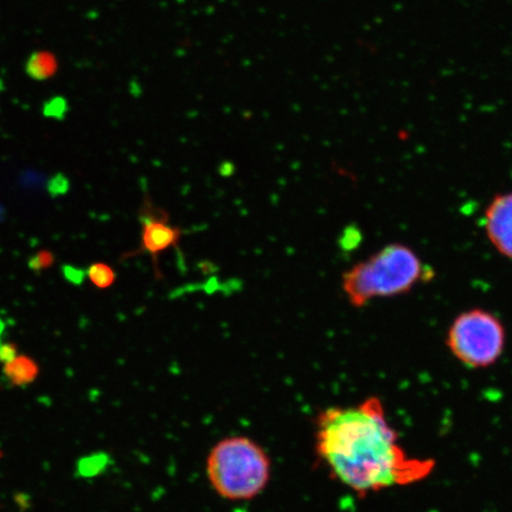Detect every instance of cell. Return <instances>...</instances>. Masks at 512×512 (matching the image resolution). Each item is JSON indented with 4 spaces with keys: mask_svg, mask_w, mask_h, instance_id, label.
I'll return each mask as SVG.
<instances>
[{
    "mask_svg": "<svg viewBox=\"0 0 512 512\" xmlns=\"http://www.w3.org/2000/svg\"><path fill=\"white\" fill-rule=\"evenodd\" d=\"M18 356V348L15 343L8 342L0 345V362L8 363Z\"/></svg>",
    "mask_w": 512,
    "mask_h": 512,
    "instance_id": "obj_11",
    "label": "cell"
},
{
    "mask_svg": "<svg viewBox=\"0 0 512 512\" xmlns=\"http://www.w3.org/2000/svg\"><path fill=\"white\" fill-rule=\"evenodd\" d=\"M55 264V255L53 252L48 251V249H42V251L38 252L29 261V268L36 273H41L43 271L48 270L51 266Z\"/></svg>",
    "mask_w": 512,
    "mask_h": 512,
    "instance_id": "obj_10",
    "label": "cell"
},
{
    "mask_svg": "<svg viewBox=\"0 0 512 512\" xmlns=\"http://www.w3.org/2000/svg\"><path fill=\"white\" fill-rule=\"evenodd\" d=\"M432 277L413 248L390 243L345 272L342 287L349 303L362 309L371 300L407 294L420 281Z\"/></svg>",
    "mask_w": 512,
    "mask_h": 512,
    "instance_id": "obj_2",
    "label": "cell"
},
{
    "mask_svg": "<svg viewBox=\"0 0 512 512\" xmlns=\"http://www.w3.org/2000/svg\"><path fill=\"white\" fill-rule=\"evenodd\" d=\"M317 452L339 482L362 495L418 483L435 465L408 456L377 398L320 414Z\"/></svg>",
    "mask_w": 512,
    "mask_h": 512,
    "instance_id": "obj_1",
    "label": "cell"
},
{
    "mask_svg": "<svg viewBox=\"0 0 512 512\" xmlns=\"http://www.w3.org/2000/svg\"><path fill=\"white\" fill-rule=\"evenodd\" d=\"M507 344V330L494 313L471 309L453 319L447 330L446 347L464 366L484 369L494 366Z\"/></svg>",
    "mask_w": 512,
    "mask_h": 512,
    "instance_id": "obj_4",
    "label": "cell"
},
{
    "mask_svg": "<svg viewBox=\"0 0 512 512\" xmlns=\"http://www.w3.org/2000/svg\"><path fill=\"white\" fill-rule=\"evenodd\" d=\"M484 228L496 251L512 260V192L492 198L485 209Z\"/></svg>",
    "mask_w": 512,
    "mask_h": 512,
    "instance_id": "obj_6",
    "label": "cell"
},
{
    "mask_svg": "<svg viewBox=\"0 0 512 512\" xmlns=\"http://www.w3.org/2000/svg\"><path fill=\"white\" fill-rule=\"evenodd\" d=\"M40 368L29 356H17L14 360L4 363V374L15 386H24L37 379Z\"/></svg>",
    "mask_w": 512,
    "mask_h": 512,
    "instance_id": "obj_7",
    "label": "cell"
},
{
    "mask_svg": "<svg viewBox=\"0 0 512 512\" xmlns=\"http://www.w3.org/2000/svg\"><path fill=\"white\" fill-rule=\"evenodd\" d=\"M88 278L95 287L107 290L117 281V274L110 265L104 264V262H95L89 267Z\"/></svg>",
    "mask_w": 512,
    "mask_h": 512,
    "instance_id": "obj_9",
    "label": "cell"
},
{
    "mask_svg": "<svg viewBox=\"0 0 512 512\" xmlns=\"http://www.w3.org/2000/svg\"><path fill=\"white\" fill-rule=\"evenodd\" d=\"M140 222H142V243L138 251L130 253V256L149 254L153 261L156 275L158 271V258L160 254L170 248H177L182 240L183 230L170 221V216L163 209L153 206L150 200L144 201L140 210Z\"/></svg>",
    "mask_w": 512,
    "mask_h": 512,
    "instance_id": "obj_5",
    "label": "cell"
},
{
    "mask_svg": "<svg viewBox=\"0 0 512 512\" xmlns=\"http://www.w3.org/2000/svg\"><path fill=\"white\" fill-rule=\"evenodd\" d=\"M211 486L230 501H246L266 488L271 460L264 448L246 437L223 439L211 450L207 462Z\"/></svg>",
    "mask_w": 512,
    "mask_h": 512,
    "instance_id": "obj_3",
    "label": "cell"
},
{
    "mask_svg": "<svg viewBox=\"0 0 512 512\" xmlns=\"http://www.w3.org/2000/svg\"><path fill=\"white\" fill-rule=\"evenodd\" d=\"M59 69V62L56 56L49 51H36L29 57L27 64V72L30 78L43 81L53 78Z\"/></svg>",
    "mask_w": 512,
    "mask_h": 512,
    "instance_id": "obj_8",
    "label": "cell"
}]
</instances>
